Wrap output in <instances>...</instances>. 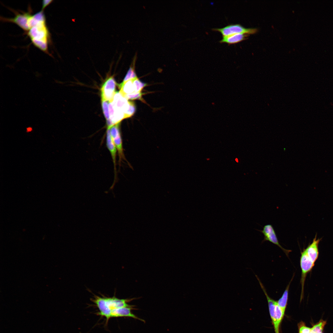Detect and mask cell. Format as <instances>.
Here are the masks:
<instances>
[{
	"mask_svg": "<svg viewBox=\"0 0 333 333\" xmlns=\"http://www.w3.org/2000/svg\"><path fill=\"white\" fill-rule=\"evenodd\" d=\"M275 318L274 323L273 324L275 333H279V327L283 319L284 314L281 308L278 304L277 301L275 305Z\"/></svg>",
	"mask_w": 333,
	"mask_h": 333,
	"instance_id": "cell-14",
	"label": "cell"
},
{
	"mask_svg": "<svg viewBox=\"0 0 333 333\" xmlns=\"http://www.w3.org/2000/svg\"><path fill=\"white\" fill-rule=\"evenodd\" d=\"M106 140L107 146L111 154L114 166L115 173L114 180L113 184L109 189L110 190H111L113 192V190L117 182L116 158L117 151L111 136L109 128H107Z\"/></svg>",
	"mask_w": 333,
	"mask_h": 333,
	"instance_id": "cell-9",
	"label": "cell"
},
{
	"mask_svg": "<svg viewBox=\"0 0 333 333\" xmlns=\"http://www.w3.org/2000/svg\"><path fill=\"white\" fill-rule=\"evenodd\" d=\"M92 301L95 304L99 310L98 315L104 317L106 319L107 323L111 318L112 310L117 308L124 307H134L135 306L130 305L127 303L135 298L120 299L115 296L107 297L95 296Z\"/></svg>",
	"mask_w": 333,
	"mask_h": 333,
	"instance_id": "cell-2",
	"label": "cell"
},
{
	"mask_svg": "<svg viewBox=\"0 0 333 333\" xmlns=\"http://www.w3.org/2000/svg\"><path fill=\"white\" fill-rule=\"evenodd\" d=\"M299 333H310L311 329L306 326L305 323L302 321L298 325Z\"/></svg>",
	"mask_w": 333,
	"mask_h": 333,
	"instance_id": "cell-19",
	"label": "cell"
},
{
	"mask_svg": "<svg viewBox=\"0 0 333 333\" xmlns=\"http://www.w3.org/2000/svg\"><path fill=\"white\" fill-rule=\"evenodd\" d=\"M53 1L51 0H44L43 1L42 11L43 10Z\"/></svg>",
	"mask_w": 333,
	"mask_h": 333,
	"instance_id": "cell-21",
	"label": "cell"
},
{
	"mask_svg": "<svg viewBox=\"0 0 333 333\" xmlns=\"http://www.w3.org/2000/svg\"><path fill=\"white\" fill-rule=\"evenodd\" d=\"M236 160V162H238V159H237V158H236V160Z\"/></svg>",
	"mask_w": 333,
	"mask_h": 333,
	"instance_id": "cell-23",
	"label": "cell"
},
{
	"mask_svg": "<svg viewBox=\"0 0 333 333\" xmlns=\"http://www.w3.org/2000/svg\"><path fill=\"white\" fill-rule=\"evenodd\" d=\"M300 265L301 269V275L300 283L301 286V291L300 301L303 298L304 293V286L306 278L308 273L310 272L315 264L311 261L307 255L305 249L301 252Z\"/></svg>",
	"mask_w": 333,
	"mask_h": 333,
	"instance_id": "cell-4",
	"label": "cell"
},
{
	"mask_svg": "<svg viewBox=\"0 0 333 333\" xmlns=\"http://www.w3.org/2000/svg\"><path fill=\"white\" fill-rule=\"evenodd\" d=\"M109 101L101 100L102 109L104 115L106 120V121H109L110 119L109 109Z\"/></svg>",
	"mask_w": 333,
	"mask_h": 333,
	"instance_id": "cell-18",
	"label": "cell"
},
{
	"mask_svg": "<svg viewBox=\"0 0 333 333\" xmlns=\"http://www.w3.org/2000/svg\"><path fill=\"white\" fill-rule=\"evenodd\" d=\"M326 321L321 319L319 322L311 328L312 333H321L323 332Z\"/></svg>",
	"mask_w": 333,
	"mask_h": 333,
	"instance_id": "cell-17",
	"label": "cell"
},
{
	"mask_svg": "<svg viewBox=\"0 0 333 333\" xmlns=\"http://www.w3.org/2000/svg\"><path fill=\"white\" fill-rule=\"evenodd\" d=\"M29 24L30 29L27 34L32 43L42 51L47 52L49 35L43 11L33 15Z\"/></svg>",
	"mask_w": 333,
	"mask_h": 333,
	"instance_id": "cell-1",
	"label": "cell"
},
{
	"mask_svg": "<svg viewBox=\"0 0 333 333\" xmlns=\"http://www.w3.org/2000/svg\"><path fill=\"white\" fill-rule=\"evenodd\" d=\"M264 236L263 241H269L280 247L288 257L289 253L291 251L283 248L280 244L277 238L275 231L270 224L265 225L263 228V230L260 231Z\"/></svg>",
	"mask_w": 333,
	"mask_h": 333,
	"instance_id": "cell-7",
	"label": "cell"
},
{
	"mask_svg": "<svg viewBox=\"0 0 333 333\" xmlns=\"http://www.w3.org/2000/svg\"><path fill=\"white\" fill-rule=\"evenodd\" d=\"M294 275L292 277L291 280L289 284L286 287V289L284 291L282 297L277 301L278 305L282 309L283 313L285 314L286 309V307L288 299L289 290L290 283L293 279Z\"/></svg>",
	"mask_w": 333,
	"mask_h": 333,
	"instance_id": "cell-15",
	"label": "cell"
},
{
	"mask_svg": "<svg viewBox=\"0 0 333 333\" xmlns=\"http://www.w3.org/2000/svg\"><path fill=\"white\" fill-rule=\"evenodd\" d=\"M136 309V308L132 307H124L113 309L111 311V318L131 317L145 323V321L144 320L138 318L132 312V310Z\"/></svg>",
	"mask_w": 333,
	"mask_h": 333,
	"instance_id": "cell-10",
	"label": "cell"
},
{
	"mask_svg": "<svg viewBox=\"0 0 333 333\" xmlns=\"http://www.w3.org/2000/svg\"><path fill=\"white\" fill-rule=\"evenodd\" d=\"M321 239H317L316 234L312 242L305 249L306 252L311 261L314 264L318 259L319 256V245Z\"/></svg>",
	"mask_w": 333,
	"mask_h": 333,
	"instance_id": "cell-11",
	"label": "cell"
},
{
	"mask_svg": "<svg viewBox=\"0 0 333 333\" xmlns=\"http://www.w3.org/2000/svg\"><path fill=\"white\" fill-rule=\"evenodd\" d=\"M212 30L220 32L223 36L237 34H252L257 31L256 28H245L239 24H230L222 28H214Z\"/></svg>",
	"mask_w": 333,
	"mask_h": 333,
	"instance_id": "cell-5",
	"label": "cell"
},
{
	"mask_svg": "<svg viewBox=\"0 0 333 333\" xmlns=\"http://www.w3.org/2000/svg\"><path fill=\"white\" fill-rule=\"evenodd\" d=\"M27 131H31L32 130V129L31 127H29L27 129Z\"/></svg>",
	"mask_w": 333,
	"mask_h": 333,
	"instance_id": "cell-22",
	"label": "cell"
},
{
	"mask_svg": "<svg viewBox=\"0 0 333 333\" xmlns=\"http://www.w3.org/2000/svg\"><path fill=\"white\" fill-rule=\"evenodd\" d=\"M137 57V54H135L133 58L131 65L124 78L123 82L125 81L137 77V76L135 71V65Z\"/></svg>",
	"mask_w": 333,
	"mask_h": 333,
	"instance_id": "cell-16",
	"label": "cell"
},
{
	"mask_svg": "<svg viewBox=\"0 0 333 333\" xmlns=\"http://www.w3.org/2000/svg\"><path fill=\"white\" fill-rule=\"evenodd\" d=\"M116 83L114 78L110 77L107 79L101 88V100L111 101L116 93Z\"/></svg>",
	"mask_w": 333,
	"mask_h": 333,
	"instance_id": "cell-6",
	"label": "cell"
},
{
	"mask_svg": "<svg viewBox=\"0 0 333 333\" xmlns=\"http://www.w3.org/2000/svg\"><path fill=\"white\" fill-rule=\"evenodd\" d=\"M146 84L140 80L137 77L123 82L119 84V92L124 97L128 95L141 92Z\"/></svg>",
	"mask_w": 333,
	"mask_h": 333,
	"instance_id": "cell-3",
	"label": "cell"
},
{
	"mask_svg": "<svg viewBox=\"0 0 333 333\" xmlns=\"http://www.w3.org/2000/svg\"><path fill=\"white\" fill-rule=\"evenodd\" d=\"M323 333V332H322V333Z\"/></svg>",
	"mask_w": 333,
	"mask_h": 333,
	"instance_id": "cell-24",
	"label": "cell"
},
{
	"mask_svg": "<svg viewBox=\"0 0 333 333\" xmlns=\"http://www.w3.org/2000/svg\"><path fill=\"white\" fill-rule=\"evenodd\" d=\"M249 36V35L247 34H237L223 36L220 42L226 43L228 44H235L246 39Z\"/></svg>",
	"mask_w": 333,
	"mask_h": 333,
	"instance_id": "cell-12",
	"label": "cell"
},
{
	"mask_svg": "<svg viewBox=\"0 0 333 333\" xmlns=\"http://www.w3.org/2000/svg\"><path fill=\"white\" fill-rule=\"evenodd\" d=\"M111 138L117 151L119 156V163H120L122 160H126L124 154L120 132L118 133L116 136L111 137Z\"/></svg>",
	"mask_w": 333,
	"mask_h": 333,
	"instance_id": "cell-13",
	"label": "cell"
},
{
	"mask_svg": "<svg viewBox=\"0 0 333 333\" xmlns=\"http://www.w3.org/2000/svg\"><path fill=\"white\" fill-rule=\"evenodd\" d=\"M32 15L30 12H28L22 14H18L13 18H2V20L4 21L14 23L24 30L28 31L29 30V22Z\"/></svg>",
	"mask_w": 333,
	"mask_h": 333,
	"instance_id": "cell-8",
	"label": "cell"
},
{
	"mask_svg": "<svg viewBox=\"0 0 333 333\" xmlns=\"http://www.w3.org/2000/svg\"><path fill=\"white\" fill-rule=\"evenodd\" d=\"M142 94L143 93L140 92L137 93L126 95L124 96V97L128 100L139 99L142 100Z\"/></svg>",
	"mask_w": 333,
	"mask_h": 333,
	"instance_id": "cell-20",
	"label": "cell"
}]
</instances>
